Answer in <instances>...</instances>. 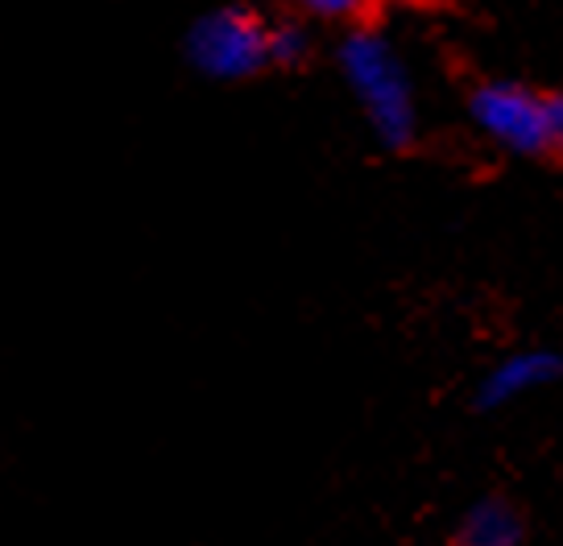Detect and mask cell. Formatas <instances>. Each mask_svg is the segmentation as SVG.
<instances>
[{
	"mask_svg": "<svg viewBox=\"0 0 563 546\" xmlns=\"http://www.w3.org/2000/svg\"><path fill=\"white\" fill-rule=\"evenodd\" d=\"M335 71L344 79L356 112L365 116L373 142L389 154H406L419 145V83L406 67L398 42L377 21H361L335 37Z\"/></svg>",
	"mask_w": 563,
	"mask_h": 546,
	"instance_id": "6da1fadb",
	"label": "cell"
},
{
	"mask_svg": "<svg viewBox=\"0 0 563 546\" xmlns=\"http://www.w3.org/2000/svg\"><path fill=\"white\" fill-rule=\"evenodd\" d=\"M269 30H274V13H262L253 4H216L187 21L178 54L191 75L220 88H236L274 71Z\"/></svg>",
	"mask_w": 563,
	"mask_h": 546,
	"instance_id": "7a4b0ae2",
	"label": "cell"
},
{
	"mask_svg": "<svg viewBox=\"0 0 563 546\" xmlns=\"http://www.w3.org/2000/svg\"><path fill=\"white\" fill-rule=\"evenodd\" d=\"M468 124L514 158H547V91L518 79H481L464 96Z\"/></svg>",
	"mask_w": 563,
	"mask_h": 546,
	"instance_id": "3957f363",
	"label": "cell"
},
{
	"mask_svg": "<svg viewBox=\"0 0 563 546\" xmlns=\"http://www.w3.org/2000/svg\"><path fill=\"white\" fill-rule=\"evenodd\" d=\"M563 377V356L551 348H522V353L501 356L476 381V405L481 410H506L551 389Z\"/></svg>",
	"mask_w": 563,
	"mask_h": 546,
	"instance_id": "277c9868",
	"label": "cell"
},
{
	"mask_svg": "<svg viewBox=\"0 0 563 546\" xmlns=\"http://www.w3.org/2000/svg\"><path fill=\"white\" fill-rule=\"evenodd\" d=\"M527 538V517L510 497L489 493L476 497L468 510L460 513L452 546H522Z\"/></svg>",
	"mask_w": 563,
	"mask_h": 546,
	"instance_id": "5b68a950",
	"label": "cell"
},
{
	"mask_svg": "<svg viewBox=\"0 0 563 546\" xmlns=\"http://www.w3.org/2000/svg\"><path fill=\"white\" fill-rule=\"evenodd\" d=\"M316 54L319 25H311L299 9L274 18V30H269V63H274V71H302Z\"/></svg>",
	"mask_w": 563,
	"mask_h": 546,
	"instance_id": "8992f818",
	"label": "cell"
},
{
	"mask_svg": "<svg viewBox=\"0 0 563 546\" xmlns=\"http://www.w3.org/2000/svg\"><path fill=\"white\" fill-rule=\"evenodd\" d=\"M299 13L311 25H340V34H344V30L365 21V4H356V0H307V4H299Z\"/></svg>",
	"mask_w": 563,
	"mask_h": 546,
	"instance_id": "52a82bcc",
	"label": "cell"
},
{
	"mask_svg": "<svg viewBox=\"0 0 563 546\" xmlns=\"http://www.w3.org/2000/svg\"><path fill=\"white\" fill-rule=\"evenodd\" d=\"M547 158L563 161V91H547Z\"/></svg>",
	"mask_w": 563,
	"mask_h": 546,
	"instance_id": "ba28073f",
	"label": "cell"
}]
</instances>
